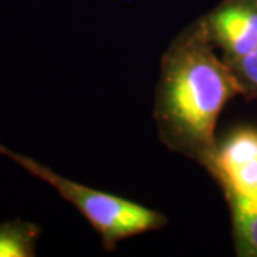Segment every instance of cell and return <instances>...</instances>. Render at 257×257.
<instances>
[{"label":"cell","mask_w":257,"mask_h":257,"mask_svg":"<svg viewBox=\"0 0 257 257\" xmlns=\"http://www.w3.org/2000/svg\"><path fill=\"white\" fill-rule=\"evenodd\" d=\"M213 45L204 22L179 37L165 55L156 97L163 142L206 166L217 146L214 128L224 104L246 90Z\"/></svg>","instance_id":"obj_1"},{"label":"cell","mask_w":257,"mask_h":257,"mask_svg":"<svg viewBox=\"0 0 257 257\" xmlns=\"http://www.w3.org/2000/svg\"><path fill=\"white\" fill-rule=\"evenodd\" d=\"M0 155L9 157L28 173L50 184L64 200L82 213L83 217L100 234L107 247H114L120 240L149 230L160 229L166 223L163 214L145 207L143 204L76 183L40 165L35 159L15 153L2 145Z\"/></svg>","instance_id":"obj_2"},{"label":"cell","mask_w":257,"mask_h":257,"mask_svg":"<svg viewBox=\"0 0 257 257\" xmlns=\"http://www.w3.org/2000/svg\"><path fill=\"white\" fill-rule=\"evenodd\" d=\"M229 199H257V130L239 128L216 150L209 162Z\"/></svg>","instance_id":"obj_3"},{"label":"cell","mask_w":257,"mask_h":257,"mask_svg":"<svg viewBox=\"0 0 257 257\" xmlns=\"http://www.w3.org/2000/svg\"><path fill=\"white\" fill-rule=\"evenodd\" d=\"M207 33L231 62L257 49L256 0H224L206 20Z\"/></svg>","instance_id":"obj_4"},{"label":"cell","mask_w":257,"mask_h":257,"mask_svg":"<svg viewBox=\"0 0 257 257\" xmlns=\"http://www.w3.org/2000/svg\"><path fill=\"white\" fill-rule=\"evenodd\" d=\"M40 227L28 221L15 220L0 224V257L36 256Z\"/></svg>","instance_id":"obj_5"},{"label":"cell","mask_w":257,"mask_h":257,"mask_svg":"<svg viewBox=\"0 0 257 257\" xmlns=\"http://www.w3.org/2000/svg\"><path fill=\"white\" fill-rule=\"evenodd\" d=\"M240 253L257 256V199H229Z\"/></svg>","instance_id":"obj_6"},{"label":"cell","mask_w":257,"mask_h":257,"mask_svg":"<svg viewBox=\"0 0 257 257\" xmlns=\"http://www.w3.org/2000/svg\"><path fill=\"white\" fill-rule=\"evenodd\" d=\"M233 63H234L233 69L239 76L244 89L248 87L257 93V49Z\"/></svg>","instance_id":"obj_7"},{"label":"cell","mask_w":257,"mask_h":257,"mask_svg":"<svg viewBox=\"0 0 257 257\" xmlns=\"http://www.w3.org/2000/svg\"><path fill=\"white\" fill-rule=\"evenodd\" d=\"M256 3H257V0H256Z\"/></svg>","instance_id":"obj_8"}]
</instances>
